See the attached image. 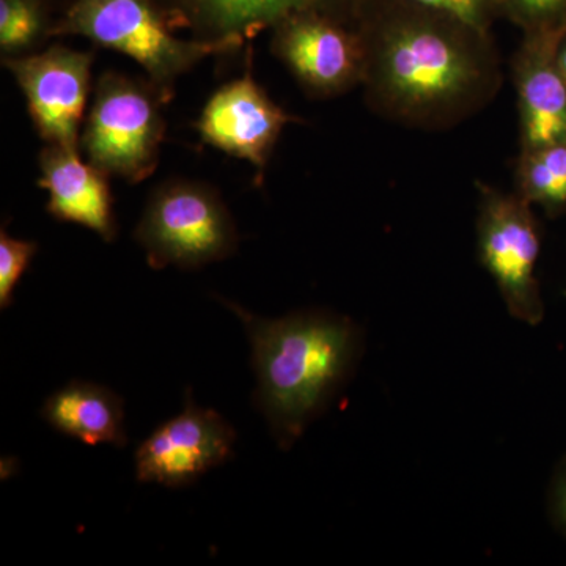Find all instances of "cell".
Masks as SVG:
<instances>
[{"mask_svg":"<svg viewBox=\"0 0 566 566\" xmlns=\"http://www.w3.org/2000/svg\"><path fill=\"white\" fill-rule=\"evenodd\" d=\"M218 300L241 319L251 342L256 411L279 449L290 450L352 378L363 333L353 319L333 312H293L270 319Z\"/></svg>","mask_w":566,"mask_h":566,"instance_id":"cell-1","label":"cell"},{"mask_svg":"<svg viewBox=\"0 0 566 566\" xmlns=\"http://www.w3.org/2000/svg\"><path fill=\"white\" fill-rule=\"evenodd\" d=\"M338 10L376 51L382 93L403 111L458 102L479 80L471 40L485 36L412 0H340Z\"/></svg>","mask_w":566,"mask_h":566,"instance_id":"cell-2","label":"cell"},{"mask_svg":"<svg viewBox=\"0 0 566 566\" xmlns=\"http://www.w3.org/2000/svg\"><path fill=\"white\" fill-rule=\"evenodd\" d=\"M80 35L139 63L164 103L175 82L210 55L238 51L237 40H181L151 0H74L50 36Z\"/></svg>","mask_w":566,"mask_h":566,"instance_id":"cell-3","label":"cell"},{"mask_svg":"<svg viewBox=\"0 0 566 566\" xmlns=\"http://www.w3.org/2000/svg\"><path fill=\"white\" fill-rule=\"evenodd\" d=\"M134 238L153 270H199L233 255L240 241L219 193L193 181L166 182L156 189Z\"/></svg>","mask_w":566,"mask_h":566,"instance_id":"cell-4","label":"cell"},{"mask_svg":"<svg viewBox=\"0 0 566 566\" xmlns=\"http://www.w3.org/2000/svg\"><path fill=\"white\" fill-rule=\"evenodd\" d=\"M159 103L153 84L103 74L81 137L88 163L129 182L150 177L166 133Z\"/></svg>","mask_w":566,"mask_h":566,"instance_id":"cell-5","label":"cell"},{"mask_svg":"<svg viewBox=\"0 0 566 566\" xmlns=\"http://www.w3.org/2000/svg\"><path fill=\"white\" fill-rule=\"evenodd\" d=\"M476 234L480 260L497 283L510 315L532 326L542 322L545 307L535 277L539 234L531 203L520 193L483 188Z\"/></svg>","mask_w":566,"mask_h":566,"instance_id":"cell-6","label":"cell"},{"mask_svg":"<svg viewBox=\"0 0 566 566\" xmlns=\"http://www.w3.org/2000/svg\"><path fill=\"white\" fill-rule=\"evenodd\" d=\"M273 51L308 91L319 95L353 87L368 66L363 32L334 9L290 14L274 28Z\"/></svg>","mask_w":566,"mask_h":566,"instance_id":"cell-7","label":"cell"},{"mask_svg":"<svg viewBox=\"0 0 566 566\" xmlns=\"http://www.w3.org/2000/svg\"><path fill=\"white\" fill-rule=\"evenodd\" d=\"M237 431L214 409L193 403L186 392L185 409L164 422L139 446L136 476L142 483L185 488L233 455Z\"/></svg>","mask_w":566,"mask_h":566,"instance_id":"cell-8","label":"cell"},{"mask_svg":"<svg viewBox=\"0 0 566 566\" xmlns=\"http://www.w3.org/2000/svg\"><path fill=\"white\" fill-rule=\"evenodd\" d=\"M91 52L54 44L35 55L3 59L28 99L29 114L46 144L77 147L91 91Z\"/></svg>","mask_w":566,"mask_h":566,"instance_id":"cell-9","label":"cell"},{"mask_svg":"<svg viewBox=\"0 0 566 566\" xmlns=\"http://www.w3.org/2000/svg\"><path fill=\"white\" fill-rule=\"evenodd\" d=\"M251 66L249 48L245 73L208 99L196 129L205 144L251 163L256 177L262 178L283 126L294 117L281 109L253 81Z\"/></svg>","mask_w":566,"mask_h":566,"instance_id":"cell-10","label":"cell"},{"mask_svg":"<svg viewBox=\"0 0 566 566\" xmlns=\"http://www.w3.org/2000/svg\"><path fill=\"white\" fill-rule=\"evenodd\" d=\"M566 28L524 32L515 59L523 150L566 140V84L557 52Z\"/></svg>","mask_w":566,"mask_h":566,"instance_id":"cell-11","label":"cell"},{"mask_svg":"<svg viewBox=\"0 0 566 566\" xmlns=\"http://www.w3.org/2000/svg\"><path fill=\"white\" fill-rule=\"evenodd\" d=\"M40 188L50 192L46 210L62 222L80 223L111 243L117 237V222L109 186V174L84 163L77 147L48 144L40 155Z\"/></svg>","mask_w":566,"mask_h":566,"instance_id":"cell-12","label":"cell"},{"mask_svg":"<svg viewBox=\"0 0 566 566\" xmlns=\"http://www.w3.org/2000/svg\"><path fill=\"white\" fill-rule=\"evenodd\" d=\"M172 29H189L197 40L241 43L274 29L290 14L329 9L335 0H151Z\"/></svg>","mask_w":566,"mask_h":566,"instance_id":"cell-13","label":"cell"},{"mask_svg":"<svg viewBox=\"0 0 566 566\" xmlns=\"http://www.w3.org/2000/svg\"><path fill=\"white\" fill-rule=\"evenodd\" d=\"M41 416L59 433L87 446L128 444L123 400L109 387L71 381L48 397Z\"/></svg>","mask_w":566,"mask_h":566,"instance_id":"cell-14","label":"cell"},{"mask_svg":"<svg viewBox=\"0 0 566 566\" xmlns=\"http://www.w3.org/2000/svg\"><path fill=\"white\" fill-rule=\"evenodd\" d=\"M517 193L547 211L566 207V140L521 153Z\"/></svg>","mask_w":566,"mask_h":566,"instance_id":"cell-15","label":"cell"},{"mask_svg":"<svg viewBox=\"0 0 566 566\" xmlns=\"http://www.w3.org/2000/svg\"><path fill=\"white\" fill-rule=\"evenodd\" d=\"M46 0H0V50L7 57L32 50L51 31Z\"/></svg>","mask_w":566,"mask_h":566,"instance_id":"cell-16","label":"cell"},{"mask_svg":"<svg viewBox=\"0 0 566 566\" xmlns=\"http://www.w3.org/2000/svg\"><path fill=\"white\" fill-rule=\"evenodd\" d=\"M497 14H505L524 32L566 28V0H494Z\"/></svg>","mask_w":566,"mask_h":566,"instance_id":"cell-17","label":"cell"},{"mask_svg":"<svg viewBox=\"0 0 566 566\" xmlns=\"http://www.w3.org/2000/svg\"><path fill=\"white\" fill-rule=\"evenodd\" d=\"M39 251L35 241L18 240L6 229L0 232V308L6 311L13 304L14 289L31 266Z\"/></svg>","mask_w":566,"mask_h":566,"instance_id":"cell-18","label":"cell"},{"mask_svg":"<svg viewBox=\"0 0 566 566\" xmlns=\"http://www.w3.org/2000/svg\"><path fill=\"white\" fill-rule=\"evenodd\" d=\"M412 2L449 14L482 35H486L491 21L497 14L494 0H412Z\"/></svg>","mask_w":566,"mask_h":566,"instance_id":"cell-19","label":"cell"},{"mask_svg":"<svg viewBox=\"0 0 566 566\" xmlns=\"http://www.w3.org/2000/svg\"><path fill=\"white\" fill-rule=\"evenodd\" d=\"M549 510L554 524L566 536V458L558 465L551 485Z\"/></svg>","mask_w":566,"mask_h":566,"instance_id":"cell-20","label":"cell"},{"mask_svg":"<svg viewBox=\"0 0 566 566\" xmlns=\"http://www.w3.org/2000/svg\"><path fill=\"white\" fill-rule=\"evenodd\" d=\"M557 63L558 70H560L562 77H564L566 84V35L565 39L562 40L560 46H558Z\"/></svg>","mask_w":566,"mask_h":566,"instance_id":"cell-21","label":"cell"}]
</instances>
